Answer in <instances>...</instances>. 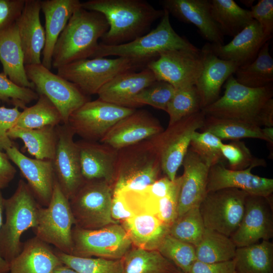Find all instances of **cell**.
Wrapping results in <instances>:
<instances>
[{"label":"cell","mask_w":273,"mask_h":273,"mask_svg":"<svg viewBox=\"0 0 273 273\" xmlns=\"http://www.w3.org/2000/svg\"><path fill=\"white\" fill-rule=\"evenodd\" d=\"M81 7L105 16L109 28L100 43L108 46L127 43L146 34L164 13L143 0H89L81 2Z\"/></svg>","instance_id":"obj_1"},{"label":"cell","mask_w":273,"mask_h":273,"mask_svg":"<svg viewBox=\"0 0 273 273\" xmlns=\"http://www.w3.org/2000/svg\"><path fill=\"white\" fill-rule=\"evenodd\" d=\"M109 26L101 13L80 7L72 14L55 46L52 67H59L79 60L91 58L98 40Z\"/></svg>","instance_id":"obj_2"},{"label":"cell","mask_w":273,"mask_h":273,"mask_svg":"<svg viewBox=\"0 0 273 273\" xmlns=\"http://www.w3.org/2000/svg\"><path fill=\"white\" fill-rule=\"evenodd\" d=\"M164 11L160 23L148 33L119 45L108 46L100 42L91 58L115 56L130 59L146 67L163 52L176 49L199 50L175 31L170 22V14Z\"/></svg>","instance_id":"obj_3"},{"label":"cell","mask_w":273,"mask_h":273,"mask_svg":"<svg viewBox=\"0 0 273 273\" xmlns=\"http://www.w3.org/2000/svg\"><path fill=\"white\" fill-rule=\"evenodd\" d=\"M224 94L201 110L205 116L236 120L264 126V112L272 98V84L251 88L239 83L233 75L225 82Z\"/></svg>","instance_id":"obj_4"},{"label":"cell","mask_w":273,"mask_h":273,"mask_svg":"<svg viewBox=\"0 0 273 273\" xmlns=\"http://www.w3.org/2000/svg\"><path fill=\"white\" fill-rule=\"evenodd\" d=\"M40 206L28 184L22 179L14 193L4 199L6 220L0 230V254L9 263L22 249V235L36 225Z\"/></svg>","instance_id":"obj_5"},{"label":"cell","mask_w":273,"mask_h":273,"mask_svg":"<svg viewBox=\"0 0 273 273\" xmlns=\"http://www.w3.org/2000/svg\"><path fill=\"white\" fill-rule=\"evenodd\" d=\"M161 172L150 139L118 150L113 193L142 190L157 180Z\"/></svg>","instance_id":"obj_6"},{"label":"cell","mask_w":273,"mask_h":273,"mask_svg":"<svg viewBox=\"0 0 273 273\" xmlns=\"http://www.w3.org/2000/svg\"><path fill=\"white\" fill-rule=\"evenodd\" d=\"M145 68L126 58H95L77 60L61 66L57 69V74L89 96L97 94L105 84L117 75Z\"/></svg>","instance_id":"obj_7"},{"label":"cell","mask_w":273,"mask_h":273,"mask_svg":"<svg viewBox=\"0 0 273 273\" xmlns=\"http://www.w3.org/2000/svg\"><path fill=\"white\" fill-rule=\"evenodd\" d=\"M76 223L69 200L55 179L50 202L46 207L39 206L37 224L32 230L42 241L54 245L63 253L72 254V230Z\"/></svg>","instance_id":"obj_8"},{"label":"cell","mask_w":273,"mask_h":273,"mask_svg":"<svg viewBox=\"0 0 273 273\" xmlns=\"http://www.w3.org/2000/svg\"><path fill=\"white\" fill-rule=\"evenodd\" d=\"M205 115L202 110L187 116L150 139L158 153L162 172L171 181L181 165L194 133L200 129Z\"/></svg>","instance_id":"obj_9"},{"label":"cell","mask_w":273,"mask_h":273,"mask_svg":"<svg viewBox=\"0 0 273 273\" xmlns=\"http://www.w3.org/2000/svg\"><path fill=\"white\" fill-rule=\"evenodd\" d=\"M112 186L103 179L85 180L69 200L76 225L97 229L118 223L111 215Z\"/></svg>","instance_id":"obj_10"},{"label":"cell","mask_w":273,"mask_h":273,"mask_svg":"<svg viewBox=\"0 0 273 273\" xmlns=\"http://www.w3.org/2000/svg\"><path fill=\"white\" fill-rule=\"evenodd\" d=\"M248 195L236 188L207 192L199 206L205 228L231 237L243 218Z\"/></svg>","instance_id":"obj_11"},{"label":"cell","mask_w":273,"mask_h":273,"mask_svg":"<svg viewBox=\"0 0 273 273\" xmlns=\"http://www.w3.org/2000/svg\"><path fill=\"white\" fill-rule=\"evenodd\" d=\"M73 242L71 255L121 259L130 250L131 241L122 225L111 224L97 229L76 225L72 230Z\"/></svg>","instance_id":"obj_12"},{"label":"cell","mask_w":273,"mask_h":273,"mask_svg":"<svg viewBox=\"0 0 273 273\" xmlns=\"http://www.w3.org/2000/svg\"><path fill=\"white\" fill-rule=\"evenodd\" d=\"M27 76L38 94L45 96L59 111L64 124L70 115L90 101L73 83L54 74L41 63L25 66Z\"/></svg>","instance_id":"obj_13"},{"label":"cell","mask_w":273,"mask_h":273,"mask_svg":"<svg viewBox=\"0 0 273 273\" xmlns=\"http://www.w3.org/2000/svg\"><path fill=\"white\" fill-rule=\"evenodd\" d=\"M135 110L98 98L87 101L74 111L67 124L83 140L100 141L115 123Z\"/></svg>","instance_id":"obj_14"},{"label":"cell","mask_w":273,"mask_h":273,"mask_svg":"<svg viewBox=\"0 0 273 273\" xmlns=\"http://www.w3.org/2000/svg\"><path fill=\"white\" fill-rule=\"evenodd\" d=\"M156 80L167 82L176 89L195 84L203 69L200 50L176 49L160 54L146 66Z\"/></svg>","instance_id":"obj_15"},{"label":"cell","mask_w":273,"mask_h":273,"mask_svg":"<svg viewBox=\"0 0 273 273\" xmlns=\"http://www.w3.org/2000/svg\"><path fill=\"white\" fill-rule=\"evenodd\" d=\"M57 143L52 160L56 179L70 200L83 184L79 150L74 141V132L68 124L56 126Z\"/></svg>","instance_id":"obj_16"},{"label":"cell","mask_w":273,"mask_h":273,"mask_svg":"<svg viewBox=\"0 0 273 273\" xmlns=\"http://www.w3.org/2000/svg\"><path fill=\"white\" fill-rule=\"evenodd\" d=\"M269 197L247 196L243 218L230 237L237 248L269 241L273 237V216Z\"/></svg>","instance_id":"obj_17"},{"label":"cell","mask_w":273,"mask_h":273,"mask_svg":"<svg viewBox=\"0 0 273 273\" xmlns=\"http://www.w3.org/2000/svg\"><path fill=\"white\" fill-rule=\"evenodd\" d=\"M163 130L150 112L135 110L115 123L99 142L119 150L150 139Z\"/></svg>","instance_id":"obj_18"},{"label":"cell","mask_w":273,"mask_h":273,"mask_svg":"<svg viewBox=\"0 0 273 273\" xmlns=\"http://www.w3.org/2000/svg\"><path fill=\"white\" fill-rule=\"evenodd\" d=\"M6 152L27 180L38 204L47 207L51 200L56 179L52 161L29 158L15 146Z\"/></svg>","instance_id":"obj_19"},{"label":"cell","mask_w":273,"mask_h":273,"mask_svg":"<svg viewBox=\"0 0 273 273\" xmlns=\"http://www.w3.org/2000/svg\"><path fill=\"white\" fill-rule=\"evenodd\" d=\"M181 165L184 173L181 176L178 196L177 217L189 209L200 206L207 193V178L210 167L190 147Z\"/></svg>","instance_id":"obj_20"},{"label":"cell","mask_w":273,"mask_h":273,"mask_svg":"<svg viewBox=\"0 0 273 273\" xmlns=\"http://www.w3.org/2000/svg\"><path fill=\"white\" fill-rule=\"evenodd\" d=\"M164 10L178 20L192 24L211 44H223L224 35L211 14L208 0H163Z\"/></svg>","instance_id":"obj_21"},{"label":"cell","mask_w":273,"mask_h":273,"mask_svg":"<svg viewBox=\"0 0 273 273\" xmlns=\"http://www.w3.org/2000/svg\"><path fill=\"white\" fill-rule=\"evenodd\" d=\"M250 166L241 170L226 168L224 164H217L209 168L206 192L225 188L242 190L249 195L269 197L273 192V179L252 173Z\"/></svg>","instance_id":"obj_22"},{"label":"cell","mask_w":273,"mask_h":273,"mask_svg":"<svg viewBox=\"0 0 273 273\" xmlns=\"http://www.w3.org/2000/svg\"><path fill=\"white\" fill-rule=\"evenodd\" d=\"M201 52L203 69L195 86L200 98L202 110L219 98L222 85L240 66L217 57L211 51L208 43L203 46Z\"/></svg>","instance_id":"obj_23"},{"label":"cell","mask_w":273,"mask_h":273,"mask_svg":"<svg viewBox=\"0 0 273 273\" xmlns=\"http://www.w3.org/2000/svg\"><path fill=\"white\" fill-rule=\"evenodd\" d=\"M78 146L82 175L85 180L114 182L118 150L100 142L81 140Z\"/></svg>","instance_id":"obj_24"},{"label":"cell","mask_w":273,"mask_h":273,"mask_svg":"<svg viewBox=\"0 0 273 273\" xmlns=\"http://www.w3.org/2000/svg\"><path fill=\"white\" fill-rule=\"evenodd\" d=\"M41 1L25 0L21 14L16 22L25 65L41 63L46 34L40 20Z\"/></svg>","instance_id":"obj_25"},{"label":"cell","mask_w":273,"mask_h":273,"mask_svg":"<svg viewBox=\"0 0 273 273\" xmlns=\"http://www.w3.org/2000/svg\"><path fill=\"white\" fill-rule=\"evenodd\" d=\"M268 41L258 23L253 20L228 43L208 44L211 51L217 57L241 66L252 62Z\"/></svg>","instance_id":"obj_26"},{"label":"cell","mask_w":273,"mask_h":273,"mask_svg":"<svg viewBox=\"0 0 273 273\" xmlns=\"http://www.w3.org/2000/svg\"><path fill=\"white\" fill-rule=\"evenodd\" d=\"M156 80L153 72L146 67L141 71L121 73L105 84L98 92L99 99L118 106L135 109L134 97Z\"/></svg>","instance_id":"obj_27"},{"label":"cell","mask_w":273,"mask_h":273,"mask_svg":"<svg viewBox=\"0 0 273 273\" xmlns=\"http://www.w3.org/2000/svg\"><path fill=\"white\" fill-rule=\"evenodd\" d=\"M81 7L79 0H44L41 11L45 19L46 42L41 64L51 70L53 50L56 42L73 13Z\"/></svg>","instance_id":"obj_28"},{"label":"cell","mask_w":273,"mask_h":273,"mask_svg":"<svg viewBox=\"0 0 273 273\" xmlns=\"http://www.w3.org/2000/svg\"><path fill=\"white\" fill-rule=\"evenodd\" d=\"M63 264L49 244L36 237L23 244L18 255L9 263V273H52Z\"/></svg>","instance_id":"obj_29"},{"label":"cell","mask_w":273,"mask_h":273,"mask_svg":"<svg viewBox=\"0 0 273 273\" xmlns=\"http://www.w3.org/2000/svg\"><path fill=\"white\" fill-rule=\"evenodd\" d=\"M132 244L148 250H157L165 237L169 234L170 226L156 216L140 213L123 221L122 225Z\"/></svg>","instance_id":"obj_30"},{"label":"cell","mask_w":273,"mask_h":273,"mask_svg":"<svg viewBox=\"0 0 273 273\" xmlns=\"http://www.w3.org/2000/svg\"><path fill=\"white\" fill-rule=\"evenodd\" d=\"M0 62L3 72L14 83L22 87H34L26 75L16 23L0 36Z\"/></svg>","instance_id":"obj_31"},{"label":"cell","mask_w":273,"mask_h":273,"mask_svg":"<svg viewBox=\"0 0 273 273\" xmlns=\"http://www.w3.org/2000/svg\"><path fill=\"white\" fill-rule=\"evenodd\" d=\"M56 126L37 129L13 127L8 132L11 139H20L28 153L39 160H52L57 143Z\"/></svg>","instance_id":"obj_32"},{"label":"cell","mask_w":273,"mask_h":273,"mask_svg":"<svg viewBox=\"0 0 273 273\" xmlns=\"http://www.w3.org/2000/svg\"><path fill=\"white\" fill-rule=\"evenodd\" d=\"M235 259L237 273H273V243L262 240L237 248Z\"/></svg>","instance_id":"obj_33"},{"label":"cell","mask_w":273,"mask_h":273,"mask_svg":"<svg viewBox=\"0 0 273 273\" xmlns=\"http://www.w3.org/2000/svg\"><path fill=\"white\" fill-rule=\"evenodd\" d=\"M213 19L224 35L234 37L253 20L250 10L233 0H209Z\"/></svg>","instance_id":"obj_34"},{"label":"cell","mask_w":273,"mask_h":273,"mask_svg":"<svg viewBox=\"0 0 273 273\" xmlns=\"http://www.w3.org/2000/svg\"><path fill=\"white\" fill-rule=\"evenodd\" d=\"M235 74L237 82L249 87L260 88L272 84L273 59L268 42L264 44L252 62L239 67Z\"/></svg>","instance_id":"obj_35"},{"label":"cell","mask_w":273,"mask_h":273,"mask_svg":"<svg viewBox=\"0 0 273 273\" xmlns=\"http://www.w3.org/2000/svg\"><path fill=\"white\" fill-rule=\"evenodd\" d=\"M200 130L209 132L222 141L252 138L267 142L262 127L231 119L205 116L203 125Z\"/></svg>","instance_id":"obj_36"},{"label":"cell","mask_w":273,"mask_h":273,"mask_svg":"<svg viewBox=\"0 0 273 273\" xmlns=\"http://www.w3.org/2000/svg\"><path fill=\"white\" fill-rule=\"evenodd\" d=\"M237 248L230 237L206 229L195 247L196 260L205 263L229 261L235 258Z\"/></svg>","instance_id":"obj_37"},{"label":"cell","mask_w":273,"mask_h":273,"mask_svg":"<svg viewBox=\"0 0 273 273\" xmlns=\"http://www.w3.org/2000/svg\"><path fill=\"white\" fill-rule=\"evenodd\" d=\"M123 273H168L175 266L158 250H129L122 258Z\"/></svg>","instance_id":"obj_38"},{"label":"cell","mask_w":273,"mask_h":273,"mask_svg":"<svg viewBox=\"0 0 273 273\" xmlns=\"http://www.w3.org/2000/svg\"><path fill=\"white\" fill-rule=\"evenodd\" d=\"M38 95L34 105L21 111L14 127L37 129L56 126L62 122L61 115L56 107L45 96Z\"/></svg>","instance_id":"obj_39"},{"label":"cell","mask_w":273,"mask_h":273,"mask_svg":"<svg viewBox=\"0 0 273 273\" xmlns=\"http://www.w3.org/2000/svg\"><path fill=\"white\" fill-rule=\"evenodd\" d=\"M55 253L62 263L78 273H123V260L75 256L58 249Z\"/></svg>","instance_id":"obj_40"},{"label":"cell","mask_w":273,"mask_h":273,"mask_svg":"<svg viewBox=\"0 0 273 273\" xmlns=\"http://www.w3.org/2000/svg\"><path fill=\"white\" fill-rule=\"evenodd\" d=\"M205 229L198 206L177 217L170 226L169 234L196 247L201 240Z\"/></svg>","instance_id":"obj_41"},{"label":"cell","mask_w":273,"mask_h":273,"mask_svg":"<svg viewBox=\"0 0 273 273\" xmlns=\"http://www.w3.org/2000/svg\"><path fill=\"white\" fill-rule=\"evenodd\" d=\"M201 110L200 98L194 85L176 89L165 111L169 117L168 125Z\"/></svg>","instance_id":"obj_42"},{"label":"cell","mask_w":273,"mask_h":273,"mask_svg":"<svg viewBox=\"0 0 273 273\" xmlns=\"http://www.w3.org/2000/svg\"><path fill=\"white\" fill-rule=\"evenodd\" d=\"M157 250L185 273L189 272L196 260L195 247L193 245L177 239L169 234L163 239Z\"/></svg>","instance_id":"obj_43"},{"label":"cell","mask_w":273,"mask_h":273,"mask_svg":"<svg viewBox=\"0 0 273 273\" xmlns=\"http://www.w3.org/2000/svg\"><path fill=\"white\" fill-rule=\"evenodd\" d=\"M222 140L207 131H195L193 134L190 147L210 167L224 164L225 159L221 151Z\"/></svg>","instance_id":"obj_44"},{"label":"cell","mask_w":273,"mask_h":273,"mask_svg":"<svg viewBox=\"0 0 273 273\" xmlns=\"http://www.w3.org/2000/svg\"><path fill=\"white\" fill-rule=\"evenodd\" d=\"M220 149L231 170H241L250 166L266 165L264 159L254 156L245 143L240 140L233 141L229 144L223 143Z\"/></svg>","instance_id":"obj_45"},{"label":"cell","mask_w":273,"mask_h":273,"mask_svg":"<svg viewBox=\"0 0 273 273\" xmlns=\"http://www.w3.org/2000/svg\"><path fill=\"white\" fill-rule=\"evenodd\" d=\"M175 90L176 88L171 84L156 80L134 97V107L148 105L166 111Z\"/></svg>","instance_id":"obj_46"},{"label":"cell","mask_w":273,"mask_h":273,"mask_svg":"<svg viewBox=\"0 0 273 273\" xmlns=\"http://www.w3.org/2000/svg\"><path fill=\"white\" fill-rule=\"evenodd\" d=\"M39 95L32 88L14 83L3 72L0 73V103L7 102L14 107L24 109L27 105L37 100Z\"/></svg>","instance_id":"obj_47"},{"label":"cell","mask_w":273,"mask_h":273,"mask_svg":"<svg viewBox=\"0 0 273 273\" xmlns=\"http://www.w3.org/2000/svg\"><path fill=\"white\" fill-rule=\"evenodd\" d=\"M181 176L176 177L170 192L166 196L156 199L154 215L165 224L170 226L177 217V202Z\"/></svg>","instance_id":"obj_48"},{"label":"cell","mask_w":273,"mask_h":273,"mask_svg":"<svg viewBox=\"0 0 273 273\" xmlns=\"http://www.w3.org/2000/svg\"><path fill=\"white\" fill-rule=\"evenodd\" d=\"M250 11L253 19L258 23L268 40L273 32V0H259Z\"/></svg>","instance_id":"obj_49"},{"label":"cell","mask_w":273,"mask_h":273,"mask_svg":"<svg viewBox=\"0 0 273 273\" xmlns=\"http://www.w3.org/2000/svg\"><path fill=\"white\" fill-rule=\"evenodd\" d=\"M25 0H0V36L16 24Z\"/></svg>","instance_id":"obj_50"},{"label":"cell","mask_w":273,"mask_h":273,"mask_svg":"<svg viewBox=\"0 0 273 273\" xmlns=\"http://www.w3.org/2000/svg\"><path fill=\"white\" fill-rule=\"evenodd\" d=\"M21 112L17 107H0V150L6 151L14 146L8 132L15 126Z\"/></svg>","instance_id":"obj_51"},{"label":"cell","mask_w":273,"mask_h":273,"mask_svg":"<svg viewBox=\"0 0 273 273\" xmlns=\"http://www.w3.org/2000/svg\"><path fill=\"white\" fill-rule=\"evenodd\" d=\"M236 261L205 263L196 260L192 264L188 273H236Z\"/></svg>","instance_id":"obj_52"},{"label":"cell","mask_w":273,"mask_h":273,"mask_svg":"<svg viewBox=\"0 0 273 273\" xmlns=\"http://www.w3.org/2000/svg\"><path fill=\"white\" fill-rule=\"evenodd\" d=\"M111 215L112 219L117 222L120 220L124 221L135 215L128 205L122 192L113 193Z\"/></svg>","instance_id":"obj_53"},{"label":"cell","mask_w":273,"mask_h":273,"mask_svg":"<svg viewBox=\"0 0 273 273\" xmlns=\"http://www.w3.org/2000/svg\"><path fill=\"white\" fill-rule=\"evenodd\" d=\"M174 181L175 180L171 181L165 175L143 190L150 196L160 199L168 194L174 186Z\"/></svg>","instance_id":"obj_54"},{"label":"cell","mask_w":273,"mask_h":273,"mask_svg":"<svg viewBox=\"0 0 273 273\" xmlns=\"http://www.w3.org/2000/svg\"><path fill=\"white\" fill-rule=\"evenodd\" d=\"M16 170L6 153L0 150V190L6 188L14 178Z\"/></svg>","instance_id":"obj_55"},{"label":"cell","mask_w":273,"mask_h":273,"mask_svg":"<svg viewBox=\"0 0 273 273\" xmlns=\"http://www.w3.org/2000/svg\"><path fill=\"white\" fill-rule=\"evenodd\" d=\"M4 198L0 190V230L3 223V215L4 211ZM9 271V263L7 262L0 254V273H8Z\"/></svg>","instance_id":"obj_56"},{"label":"cell","mask_w":273,"mask_h":273,"mask_svg":"<svg viewBox=\"0 0 273 273\" xmlns=\"http://www.w3.org/2000/svg\"><path fill=\"white\" fill-rule=\"evenodd\" d=\"M262 131L270 145H273V127L262 128Z\"/></svg>","instance_id":"obj_57"},{"label":"cell","mask_w":273,"mask_h":273,"mask_svg":"<svg viewBox=\"0 0 273 273\" xmlns=\"http://www.w3.org/2000/svg\"><path fill=\"white\" fill-rule=\"evenodd\" d=\"M52 273H78L72 268L62 264L57 267Z\"/></svg>","instance_id":"obj_58"},{"label":"cell","mask_w":273,"mask_h":273,"mask_svg":"<svg viewBox=\"0 0 273 273\" xmlns=\"http://www.w3.org/2000/svg\"><path fill=\"white\" fill-rule=\"evenodd\" d=\"M241 2L246 7L251 8L253 6L254 0H243Z\"/></svg>","instance_id":"obj_59"},{"label":"cell","mask_w":273,"mask_h":273,"mask_svg":"<svg viewBox=\"0 0 273 273\" xmlns=\"http://www.w3.org/2000/svg\"><path fill=\"white\" fill-rule=\"evenodd\" d=\"M168 273H185L179 268L174 266Z\"/></svg>","instance_id":"obj_60"},{"label":"cell","mask_w":273,"mask_h":273,"mask_svg":"<svg viewBox=\"0 0 273 273\" xmlns=\"http://www.w3.org/2000/svg\"><path fill=\"white\" fill-rule=\"evenodd\" d=\"M236 273H237V272H236Z\"/></svg>","instance_id":"obj_61"}]
</instances>
